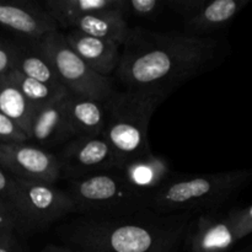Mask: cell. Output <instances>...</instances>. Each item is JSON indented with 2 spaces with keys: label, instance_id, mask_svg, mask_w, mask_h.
Wrapping results in <instances>:
<instances>
[{
  "label": "cell",
  "instance_id": "cell-10",
  "mask_svg": "<svg viewBox=\"0 0 252 252\" xmlns=\"http://www.w3.org/2000/svg\"><path fill=\"white\" fill-rule=\"evenodd\" d=\"M250 0H166V6L184 19L194 36L206 37L228 26Z\"/></svg>",
  "mask_w": 252,
  "mask_h": 252
},
{
  "label": "cell",
  "instance_id": "cell-11",
  "mask_svg": "<svg viewBox=\"0 0 252 252\" xmlns=\"http://www.w3.org/2000/svg\"><path fill=\"white\" fill-rule=\"evenodd\" d=\"M0 25L31 42L59 30L44 7L26 0H0Z\"/></svg>",
  "mask_w": 252,
  "mask_h": 252
},
{
  "label": "cell",
  "instance_id": "cell-25",
  "mask_svg": "<svg viewBox=\"0 0 252 252\" xmlns=\"http://www.w3.org/2000/svg\"><path fill=\"white\" fill-rule=\"evenodd\" d=\"M0 199L9 203L19 214V211H17V204H19V185H17V180L14 176H11L9 172L5 171L2 167H0Z\"/></svg>",
  "mask_w": 252,
  "mask_h": 252
},
{
  "label": "cell",
  "instance_id": "cell-5",
  "mask_svg": "<svg viewBox=\"0 0 252 252\" xmlns=\"http://www.w3.org/2000/svg\"><path fill=\"white\" fill-rule=\"evenodd\" d=\"M65 191L80 216L116 217L148 209L147 198L134 191L116 170L68 180Z\"/></svg>",
  "mask_w": 252,
  "mask_h": 252
},
{
  "label": "cell",
  "instance_id": "cell-3",
  "mask_svg": "<svg viewBox=\"0 0 252 252\" xmlns=\"http://www.w3.org/2000/svg\"><path fill=\"white\" fill-rule=\"evenodd\" d=\"M252 181V170L201 175H172L148 199V209L159 214L213 212Z\"/></svg>",
  "mask_w": 252,
  "mask_h": 252
},
{
  "label": "cell",
  "instance_id": "cell-4",
  "mask_svg": "<svg viewBox=\"0 0 252 252\" xmlns=\"http://www.w3.org/2000/svg\"><path fill=\"white\" fill-rule=\"evenodd\" d=\"M164 101L153 94L126 89L121 93L115 91L105 102L103 138L117 159L118 169L129 160L152 152L148 139L150 120Z\"/></svg>",
  "mask_w": 252,
  "mask_h": 252
},
{
  "label": "cell",
  "instance_id": "cell-29",
  "mask_svg": "<svg viewBox=\"0 0 252 252\" xmlns=\"http://www.w3.org/2000/svg\"><path fill=\"white\" fill-rule=\"evenodd\" d=\"M42 252H80L75 249H71L66 245H56V244H48L43 248Z\"/></svg>",
  "mask_w": 252,
  "mask_h": 252
},
{
  "label": "cell",
  "instance_id": "cell-6",
  "mask_svg": "<svg viewBox=\"0 0 252 252\" xmlns=\"http://www.w3.org/2000/svg\"><path fill=\"white\" fill-rule=\"evenodd\" d=\"M37 49L48 59L62 85L70 94L107 102L115 89L107 76L90 68L65 41L63 32H52L32 41Z\"/></svg>",
  "mask_w": 252,
  "mask_h": 252
},
{
  "label": "cell",
  "instance_id": "cell-24",
  "mask_svg": "<svg viewBox=\"0 0 252 252\" xmlns=\"http://www.w3.org/2000/svg\"><path fill=\"white\" fill-rule=\"evenodd\" d=\"M30 140L29 134L11 118L0 113V143H26Z\"/></svg>",
  "mask_w": 252,
  "mask_h": 252
},
{
  "label": "cell",
  "instance_id": "cell-16",
  "mask_svg": "<svg viewBox=\"0 0 252 252\" xmlns=\"http://www.w3.org/2000/svg\"><path fill=\"white\" fill-rule=\"evenodd\" d=\"M58 27L64 30H73L91 37L110 39L117 42L121 46L129 31L126 15L122 10L83 15V16L65 20L59 24Z\"/></svg>",
  "mask_w": 252,
  "mask_h": 252
},
{
  "label": "cell",
  "instance_id": "cell-19",
  "mask_svg": "<svg viewBox=\"0 0 252 252\" xmlns=\"http://www.w3.org/2000/svg\"><path fill=\"white\" fill-rule=\"evenodd\" d=\"M16 47V63L14 70L47 85L63 86L52 64L49 63L48 59L44 58L43 54L34 47L33 43L31 46Z\"/></svg>",
  "mask_w": 252,
  "mask_h": 252
},
{
  "label": "cell",
  "instance_id": "cell-17",
  "mask_svg": "<svg viewBox=\"0 0 252 252\" xmlns=\"http://www.w3.org/2000/svg\"><path fill=\"white\" fill-rule=\"evenodd\" d=\"M66 113L73 138L103 135L106 125L105 103L69 94Z\"/></svg>",
  "mask_w": 252,
  "mask_h": 252
},
{
  "label": "cell",
  "instance_id": "cell-20",
  "mask_svg": "<svg viewBox=\"0 0 252 252\" xmlns=\"http://www.w3.org/2000/svg\"><path fill=\"white\" fill-rule=\"evenodd\" d=\"M34 110L19 89L6 78L0 79V113L11 118L29 134Z\"/></svg>",
  "mask_w": 252,
  "mask_h": 252
},
{
  "label": "cell",
  "instance_id": "cell-1",
  "mask_svg": "<svg viewBox=\"0 0 252 252\" xmlns=\"http://www.w3.org/2000/svg\"><path fill=\"white\" fill-rule=\"evenodd\" d=\"M221 52L220 42L213 37L129 27L116 73L128 90L166 100L185 83L213 68Z\"/></svg>",
  "mask_w": 252,
  "mask_h": 252
},
{
  "label": "cell",
  "instance_id": "cell-14",
  "mask_svg": "<svg viewBox=\"0 0 252 252\" xmlns=\"http://www.w3.org/2000/svg\"><path fill=\"white\" fill-rule=\"evenodd\" d=\"M69 94L70 93L56 98L34 112L30 139L34 140L38 147L48 150L49 148L65 144L73 139L66 113Z\"/></svg>",
  "mask_w": 252,
  "mask_h": 252
},
{
  "label": "cell",
  "instance_id": "cell-9",
  "mask_svg": "<svg viewBox=\"0 0 252 252\" xmlns=\"http://www.w3.org/2000/svg\"><path fill=\"white\" fill-rule=\"evenodd\" d=\"M0 167L19 180L56 185L62 179L58 158L29 143H0Z\"/></svg>",
  "mask_w": 252,
  "mask_h": 252
},
{
  "label": "cell",
  "instance_id": "cell-23",
  "mask_svg": "<svg viewBox=\"0 0 252 252\" xmlns=\"http://www.w3.org/2000/svg\"><path fill=\"white\" fill-rule=\"evenodd\" d=\"M226 217L233 226L236 240H241L252 234V204L243 209H233Z\"/></svg>",
  "mask_w": 252,
  "mask_h": 252
},
{
  "label": "cell",
  "instance_id": "cell-22",
  "mask_svg": "<svg viewBox=\"0 0 252 252\" xmlns=\"http://www.w3.org/2000/svg\"><path fill=\"white\" fill-rule=\"evenodd\" d=\"M166 7V0H123L125 15L130 14L140 19H154Z\"/></svg>",
  "mask_w": 252,
  "mask_h": 252
},
{
  "label": "cell",
  "instance_id": "cell-7",
  "mask_svg": "<svg viewBox=\"0 0 252 252\" xmlns=\"http://www.w3.org/2000/svg\"><path fill=\"white\" fill-rule=\"evenodd\" d=\"M16 180L19 185L17 211L29 234L44 230L56 221L76 214L75 204L65 189L46 182Z\"/></svg>",
  "mask_w": 252,
  "mask_h": 252
},
{
  "label": "cell",
  "instance_id": "cell-26",
  "mask_svg": "<svg viewBox=\"0 0 252 252\" xmlns=\"http://www.w3.org/2000/svg\"><path fill=\"white\" fill-rule=\"evenodd\" d=\"M1 229H12V230L17 231L20 235L29 234L17 212L9 203L0 199V230Z\"/></svg>",
  "mask_w": 252,
  "mask_h": 252
},
{
  "label": "cell",
  "instance_id": "cell-18",
  "mask_svg": "<svg viewBox=\"0 0 252 252\" xmlns=\"http://www.w3.org/2000/svg\"><path fill=\"white\" fill-rule=\"evenodd\" d=\"M43 7L59 25L65 20L83 15L113 10L123 11V0H47Z\"/></svg>",
  "mask_w": 252,
  "mask_h": 252
},
{
  "label": "cell",
  "instance_id": "cell-27",
  "mask_svg": "<svg viewBox=\"0 0 252 252\" xmlns=\"http://www.w3.org/2000/svg\"><path fill=\"white\" fill-rule=\"evenodd\" d=\"M16 44L0 37V79L5 78L15 69L16 63Z\"/></svg>",
  "mask_w": 252,
  "mask_h": 252
},
{
  "label": "cell",
  "instance_id": "cell-15",
  "mask_svg": "<svg viewBox=\"0 0 252 252\" xmlns=\"http://www.w3.org/2000/svg\"><path fill=\"white\" fill-rule=\"evenodd\" d=\"M63 33L71 49L96 73L108 78L111 73L117 70L122 48L120 43L88 36L73 30Z\"/></svg>",
  "mask_w": 252,
  "mask_h": 252
},
{
  "label": "cell",
  "instance_id": "cell-21",
  "mask_svg": "<svg viewBox=\"0 0 252 252\" xmlns=\"http://www.w3.org/2000/svg\"><path fill=\"white\" fill-rule=\"evenodd\" d=\"M5 78L19 89L20 93L25 96V98L31 103L32 107L36 111L69 93L64 86L47 85L41 81L29 78L17 70H12Z\"/></svg>",
  "mask_w": 252,
  "mask_h": 252
},
{
  "label": "cell",
  "instance_id": "cell-2",
  "mask_svg": "<svg viewBox=\"0 0 252 252\" xmlns=\"http://www.w3.org/2000/svg\"><path fill=\"white\" fill-rule=\"evenodd\" d=\"M194 213L159 214L150 209L116 217L80 216L57 228L59 239L80 252H175Z\"/></svg>",
  "mask_w": 252,
  "mask_h": 252
},
{
  "label": "cell",
  "instance_id": "cell-13",
  "mask_svg": "<svg viewBox=\"0 0 252 252\" xmlns=\"http://www.w3.org/2000/svg\"><path fill=\"white\" fill-rule=\"evenodd\" d=\"M116 171L147 201L174 175L166 157L153 152L129 160Z\"/></svg>",
  "mask_w": 252,
  "mask_h": 252
},
{
  "label": "cell",
  "instance_id": "cell-8",
  "mask_svg": "<svg viewBox=\"0 0 252 252\" xmlns=\"http://www.w3.org/2000/svg\"><path fill=\"white\" fill-rule=\"evenodd\" d=\"M56 155L62 179L66 181L118 169L117 159L103 135L73 138Z\"/></svg>",
  "mask_w": 252,
  "mask_h": 252
},
{
  "label": "cell",
  "instance_id": "cell-12",
  "mask_svg": "<svg viewBox=\"0 0 252 252\" xmlns=\"http://www.w3.org/2000/svg\"><path fill=\"white\" fill-rule=\"evenodd\" d=\"M189 252H233L238 240L228 217L213 212L192 220L186 239Z\"/></svg>",
  "mask_w": 252,
  "mask_h": 252
},
{
  "label": "cell",
  "instance_id": "cell-28",
  "mask_svg": "<svg viewBox=\"0 0 252 252\" xmlns=\"http://www.w3.org/2000/svg\"><path fill=\"white\" fill-rule=\"evenodd\" d=\"M20 234L12 229L0 230V252H22Z\"/></svg>",
  "mask_w": 252,
  "mask_h": 252
}]
</instances>
